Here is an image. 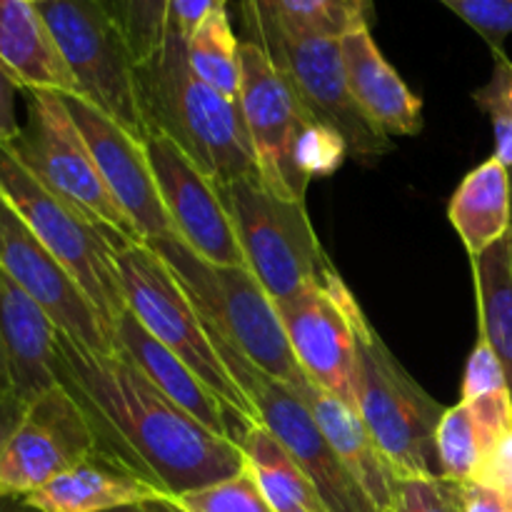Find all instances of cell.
Wrapping results in <instances>:
<instances>
[{
    "label": "cell",
    "instance_id": "1",
    "mask_svg": "<svg viewBox=\"0 0 512 512\" xmlns=\"http://www.w3.org/2000/svg\"><path fill=\"white\" fill-rule=\"evenodd\" d=\"M55 378L85 410L100 453L165 498H183L245 470L238 443L200 425L120 353H90L58 330Z\"/></svg>",
    "mask_w": 512,
    "mask_h": 512
},
{
    "label": "cell",
    "instance_id": "2",
    "mask_svg": "<svg viewBox=\"0 0 512 512\" xmlns=\"http://www.w3.org/2000/svg\"><path fill=\"white\" fill-rule=\"evenodd\" d=\"M138 83L150 133L173 140L210 180L260 178L240 103L195 78L183 35L168 28L160 53L138 68Z\"/></svg>",
    "mask_w": 512,
    "mask_h": 512
},
{
    "label": "cell",
    "instance_id": "3",
    "mask_svg": "<svg viewBox=\"0 0 512 512\" xmlns=\"http://www.w3.org/2000/svg\"><path fill=\"white\" fill-rule=\"evenodd\" d=\"M348 315L355 335V410L395 473L440 475L435 430L445 408L390 353L355 295L348 300Z\"/></svg>",
    "mask_w": 512,
    "mask_h": 512
},
{
    "label": "cell",
    "instance_id": "4",
    "mask_svg": "<svg viewBox=\"0 0 512 512\" xmlns=\"http://www.w3.org/2000/svg\"><path fill=\"white\" fill-rule=\"evenodd\" d=\"M145 245L163 258L198 313L255 368L288 385L305 375L290 348L278 308L248 268L210 263L183 243L180 235H168Z\"/></svg>",
    "mask_w": 512,
    "mask_h": 512
},
{
    "label": "cell",
    "instance_id": "5",
    "mask_svg": "<svg viewBox=\"0 0 512 512\" xmlns=\"http://www.w3.org/2000/svg\"><path fill=\"white\" fill-rule=\"evenodd\" d=\"M243 40L258 45L280 70L313 120L333 128L358 160L383 158L393 140L363 115L350 93L340 40L303 35L283 28L253 0H240Z\"/></svg>",
    "mask_w": 512,
    "mask_h": 512
},
{
    "label": "cell",
    "instance_id": "6",
    "mask_svg": "<svg viewBox=\"0 0 512 512\" xmlns=\"http://www.w3.org/2000/svg\"><path fill=\"white\" fill-rule=\"evenodd\" d=\"M113 250L125 305L138 318V323L175 358L183 360L233 413L248 423H260L258 410L225 368L200 320L198 308L180 288L163 258L150 245L125 235L113 240Z\"/></svg>",
    "mask_w": 512,
    "mask_h": 512
},
{
    "label": "cell",
    "instance_id": "7",
    "mask_svg": "<svg viewBox=\"0 0 512 512\" xmlns=\"http://www.w3.org/2000/svg\"><path fill=\"white\" fill-rule=\"evenodd\" d=\"M233 220L245 265L273 303L295 298L338 275L315 235L305 203L265 188L260 178L218 185Z\"/></svg>",
    "mask_w": 512,
    "mask_h": 512
},
{
    "label": "cell",
    "instance_id": "8",
    "mask_svg": "<svg viewBox=\"0 0 512 512\" xmlns=\"http://www.w3.org/2000/svg\"><path fill=\"white\" fill-rule=\"evenodd\" d=\"M25 95V123L18 138L5 148L38 183L90 223L140 240L128 213L105 185L63 95L58 90H25Z\"/></svg>",
    "mask_w": 512,
    "mask_h": 512
},
{
    "label": "cell",
    "instance_id": "9",
    "mask_svg": "<svg viewBox=\"0 0 512 512\" xmlns=\"http://www.w3.org/2000/svg\"><path fill=\"white\" fill-rule=\"evenodd\" d=\"M0 195L78 280L115 335L120 315L128 310L113 250L118 233L90 223L65 200L50 193L5 145H0Z\"/></svg>",
    "mask_w": 512,
    "mask_h": 512
},
{
    "label": "cell",
    "instance_id": "10",
    "mask_svg": "<svg viewBox=\"0 0 512 512\" xmlns=\"http://www.w3.org/2000/svg\"><path fill=\"white\" fill-rule=\"evenodd\" d=\"M40 15L53 33L80 98L103 110L140 143L150 138L140 103L138 63L100 0H45Z\"/></svg>",
    "mask_w": 512,
    "mask_h": 512
},
{
    "label": "cell",
    "instance_id": "11",
    "mask_svg": "<svg viewBox=\"0 0 512 512\" xmlns=\"http://www.w3.org/2000/svg\"><path fill=\"white\" fill-rule=\"evenodd\" d=\"M200 320H203L218 355L223 358L225 368L230 370L240 390L248 395L253 408L258 410L260 425H265L283 443V448L298 460V465L318 490L325 510L383 512L368 498V493L358 483V478L350 473L348 465L330 448L328 438L318 428V423L310 415V410L305 408L303 400L298 398V393L288 383H280V380L270 378L268 373L255 368L203 315H200Z\"/></svg>",
    "mask_w": 512,
    "mask_h": 512
},
{
    "label": "cell",
    "instance_id": "12",
    "mask_svg": "<svg viewBox=\"0 0 512 512\" xmlns=\"http://www.w3.org/2000/svg\"><path fill=\"white\" fill-rule=\"evenodd\" d=\"M240 110L253 143L258 173L265 188L288 200L305 203L308 180L300 175L295 153L313 115L303 108L295 90L268 55L250 40H240Z\"/></svg>",
    "mask_w": 512,
    "mask_h": 512
},
{
    "label": "cell",
    "instance_id": "13",
    "mask_svg": "<svg viewBox=\"0 0 512 512\" xmlns=\"http://www.w3.org/2000/svg\"><path fill=\"white\" fill-rule=\"evenodd\" d=\"M0 268L45 310L55 328L85 350L118 355L113 330L98 313L78 280L40 243L38 235L0 195Z\"/></svg>",
    "mask_w": 512,
    "mask_h": 512
},
{
    "label": "cell",
    "instance_id": "14",
    "mask_svg": "<svg viewBox=\"0 0 512 512\" xmlns=\"http://www.w3.org/2000/svg\"><path fill=\"white\" fill-rule=\"evenodd\" d=\"M98 450L88 415L63 388L30 400L23 423L0 458V498H28Z\"/></svg>",
    "mask_w": 512,
    "mask_h": 512
},
{
    "label": "cell",
    "instance_id": "15",
    "mask_svg": "<svg viewBox=\"0 0 512 512\" xmlns=\"http://www.w3.org/2000/svg\"><path fill=\"white\" fill-rule=\"evenodd\" d=\"M350 288L340 273L275 303L295 360L305 378L355 408V335L348 315Z\"/></svg>",
    "mask_w": 512,
    "mask_h": 512
},
{
    "label": "cell",
    "instance_id": "16",
    "mask_svg": "<svg viewBox=\"0 0 512 512\" xmlns=\"http://www.w3.org/2000/svg\"><path fill=\"white\" fill-rule=\"evenodd\" d=\"M145 153L180 240L210 263L248 268L218 183L165 135L150 133Z\"/></svg>",
    "mask_w": 512,
    "mask_h": 512
},
{
    "label": "cell",
    "instance_id": "17",
    "mask_svg": "<svg viewBox=\"0 0 512 512\" xmlns=\"http://www.w3.org/2000/svg\"><path fill=\"white\" fill-rule=\"evenodd\" d=\"M60 95H63L78 130L83 133L105 185L120 203V208L128 213L140 240L155 243L168 235H178L170 223L163 198H160L158 183H155L153 168H150L148 153H145V143L133 138L128 130L120 128L103 110H98L80 95Z\"/></svg>",
    "mask_w": 512,
    "mask_h": 512
},
{
    "label": "cell",
    "instance_id": "18",
    "mask_svg": "<svg viewBox=\"0 0 512 512\" xmlns=\"http://www.w3.org/2000/svg\"><path fill=\"white\" fill-rule=\"evenodd\" d=\"M115 343H118V353L128 358L160 393L168 395L173 403H178L185 413L193 415L215 435L238 443L248 425H258L233 413L183 360L175 358L158 338H153L130 310H125L115 325Z\"/></svg>",
    "mask_w": 512,
    "mask_h": 512
},
{
    "label": "cell",
    "instance_id": "19",
    "mask_svg": "<svg viewBox=\"0 0 512 512\" xmlns=\"http://www.w3.org/2000/svg\"><path fill=\"white\" fill-rule=\"evenodd\" d=\"M340 50L350 93L365 118L388 138L418 135L423 130V100L385 60L370 30L345 35Z\"/></svg>",
    "mask_w": 512,
    "mask_h": 512
},
{
    "label": "cell",
    "instance_id": "20",
    "mask_svg": "<svg viewBox=\"0 0 512 512\" xmlns=\"http://www.w3.org/2000/svg\"><path fill=\"white\" fill-rule=\"evenodd\" d=\"M0 328L8 360L10 388L30 403L58 385L55 350L58 328L33 298L23 293L0 268Z\"/></svg>",
    "mask_w": 512,
    "mask_h": 512
},
{
    "label": "cell",
    "instance_id": "21",
    "mask_svg": "<svg viewBox=\"0 0 512 512\" xmlns=\"http://www.w3.org/2000/svg\"><path fill=\"white\" fill-rule=\"evenodd\" d=\"M290 388L303 400L318 428L328 438L330 448L338 453V458L358 478L368 498L383 512H393V485L398 473L393 470L390 460L385 458L378 440L373 438L358 410L320 390L305 375L290 383Z\"/></svg>",
    "mask_w": 512,
    "mask_h": 512
},
{
    "label": "cell",
    "instance_id": "22",
    "mask_svg": "<svg viewBox=\"0 0 512 512\" xmlns=\"http://www.w3.org/2000/svg\"><path fill=\"white\" fill-rule=\"evenodd\" d=\"M165 498L155 485L95 450L90 458L30 493L28 503L43 512H110Z\"/></svg>",
    "mask_w": 512,
    "mask_h": 512
},
{
    "label": "cell",
    "instance_id": "23",
    "mask_svg": "<svg viewBox=\"0 0 512 512\" xmlns=\"http://www.w3.org/2000/svg\"><path fill=\"white\" fill-rule=\"evenodd\" d=\"M0 63L23 90L80 95L48 23L30 0H0Z\"/></svg>",
    "mask_w": 512,
    "mask_h": 512
},
{
    "label": "cell",
    "instance_id": "24",
    "mask_svg": "<svg viewBox=\"0 0 512 512\" xmlns=\"http://www.w3.org/2000/svg\"><path fill=\"white\" fill-rule=\"evenodd\" d=\"M448 218L470 260L483 255L512 228V178L498 158L470 170L448 205Z\"/></svg>",
    "mask_w": 512,
    "mask_h": 512
},
{
    "label": "cell",
    "instance_id": "25",
    "mask_svg": "<svg viewBox=\"0 0 512 512\" xmlns=\"http://www.w3.org/2000/svg\"><path fill=\"white\" fill-rule=\"evenodd\" d=\"M238 445L250 475L275 512H328L298 460L265 425H248Z\"/></svg>",
    "mask_w": 512,
    "mask_h": 512
},
{
    "label": "cell",
    "instance_id": "26",
    "mask_svg": "<svg viewBox=\"0 0 512 512\" xmlns=\"http://www.w3.org/2000/svg\"><path fill=\"white\" fill-rule=\"evenodd\" d=\"M480 338L503 363L512 395V230L500 243L473 258Z\"/></svg>",
    "mask_w": 512,
    "mask_h": 512
},
{
    "label": "cell",
    "instance_id": "27",
    "mask_svg": "<svg viewBox=\"0 0 512 512\" xmlns=\"http://www.w3.org/2000/svg\"><path fill=\"white\" fill-rule=\"evenodd\" d=\"M283 28L318 38L343 40L345 35L370 30L375 0H253Z\"/></svg>",
    "mask_w": 512,
    "mask_h": 512
},
{
    "label": "cell",
    "instance_id": "28",
    "mask_svg": "<svg viewBox=\"0 0 512 512\" xmlns=\"http://www.w3.org/2000/svg\"><path fill=\"white\" fill-rule=\"evenodd\" d=\"M185 53H188V65L195 78L238 103L240 78H243L240 40L235 38L228 10L210 13L185 40Z\"/></svg>",
    "mask_w": 512,
    "mask_h": 512
},
{
    "label": "cell",
    "instance_id": "29",
    "mask_svg": "<svg viewBox=\"0 0 512 512\" xmlns=\"http://www.w3.org/2000/svg\"><path fill=\"white\" fill-rule=\"evenodd\" d=\"M435 453L443 478L455 483H470L475 478L485 453L465 403L445 408L435 430Z\"/></svg>",
    "mask_w": 512,
    "mask_h": 512
},
{
    "label": "cell",
    "instance_id": "30",
    "mask_svg": "<svg viewBox=\"0 0 512 512\" xmlns=\"http://www.w3.org/2000/svg\"><path fill=\"white\" fill-rule=\"evenodd\" d=\"M133 50L135 63L145 65L160 53L168 33V0H100Z\"/></svg>",
    "mask_w": 512,
    "mask_h": 512
},
{
    "label": "cell",
    "instance_id": "31",
    "mask_svg": "<svg viewBox=\"0 0 512 512\" xmlns=\"http://www.w3.org/2000/svg\"><path fill=\"white\" fill-rule=\"evenodd\" d=\"M475 103L493 123L495 158L508 168L512 178V60L508 53H493V75L475 90Z\"/></svg>",
    "mask_w": 512,
    "mask_h": 512
},
{
    "label": "cell",
    "instance_id": "32",
    "mask_svg": "<svg viewBox=\"0 0 512 512\" xmlns=\"http://www.w3.org/2000/svg\"><path fill=\"white\" fill-rule=\"evenodd\" d=\"M175 503L185 512H275L260 493L248 465L243 473L203 490H193L183 498H175Z\"/></svg>",
    "mask_w": 512,
    "mask_h": 512
},
{
    "label": "cell",
    "instance_id": "33",
    "mask_svg": "<svg viewBox=\"0 0 512 512\" xmlns=\"http://www.w3.org/2000/svg\"><path fill=\"white\" fill-rule=\"evenodd\" d=\"M393 512H463V483L440 475H398Z\"/></svg>",
    "mask_w": 512,
    "mask_h": 512
},
{
    "label": "cell",
    "instance_id": "34",
    "mask_svg": "<svg viewBox=\"0 0 512 512\" xmlns=\"http://www.w3.org/2000/svg\"><path fill=\"white\" fill-rule=\"evenodd\" d=\"M488 43L490 53H503L512 35V0H440Z\"/></svg>",
    "mask_w": 512,
    "mask_h": 512
},
{
    "label": "cell",
    "instance_id": "35",
    "mask_svg": "<svg viewBox=\"0 0 512 512\" xmlns=\"http://www.w3.org/2000/svg\"><path fill=\"white\" fill-rule=\"evenodd\" d=\"M345 153H348V145L333 128L323 123H310L300 135L295 163H298L300 175L310 183L313 178L335 173L343 165Z\"/></svg>",
    "mask_w": 512,
    "mask_h": 512
},
{
    "label": "cell",
    "instance_id": "36",
    "mask_svg": "<svg viewBox=\"0 0 512 512\" xmlns=\"http://www.w3.org/2000/svg\"><path fill=\"white\" fill-rule=\"evenodd\" d=\"M468 405V413L473 418L475 430H478L480 445L488 458L500 443L512 433V395L510 390H500V393L480 395L475 400H460ZM483 458V460H485Z\"/></svg>",
    "mask_w": 512,
    "mask_h": 512
},
{
    "label": "cell",
    "instance_id": "37",
    "mask_svg": "<svg viewBox=\"0 0 512 512\" xmlns=\"http://www.w3.org/2000/svg\"><path fill=\"white\" fill-rule=\"evenodd\" d=\"M500 390H510L508 375H505L503 363L490 348L485 338H478L473 353H470L468 365H465V378H463V393L460 400H475L480 395L500 393Z\"/></svg>",
    "mask_w": 512,
    "mask_h": 512
},
{
    "label": "cell",
    "instance_id": "38",
    "mask_svg": "<svg viewBox=\"0 0 512 512\" xmlns=\"http://www.w3.org/2000/svg\"><path fill=\"white\" fill-rule=\"evenodd\" d=\"M470 483H480L495 490L512 505V433L480 463L478 473Z\"/></svg>",
    "mask_w": 512,
    "mask_h": 512
},
{
    "label": "cell",
    "instance_id": "39",
    "mask_svg": "<svg viewBox=\"0 0 512 512\" xmlns=\"http://www.w3.org/2000/svg\"><path fill=\"white\" fill-rule=\"evenodd\" d=\"M228 0H168V28L185 40L215 10H225Z\"/></svg>",
    "mask_w": 512,
    "mask_h": 512
},
{
    "label": "cell",
    "instance_id": "40",
    "mask_svg": "<svg viewBox=\"0 0 512 512\" xmlns=\"http://www.w3.org/2000/svg\"><path fill=\"white\" fill-rule=\"evenodd\" d=\"M18 80L8 73L0 63V145H10L20 135V120L15 113V100H18Z\"/></svg>",
    "mask_w": 512,
    "mask_h": 512
},
{
    "label": "cell",
    "instance_id": "41",
    "mask_svg": "<svg viewBox=\"0 0 512 512\" xmlns=\"http://www.w3.org/2000/svg\"><path fill=\"white\" fill-rule=\"evenodd\" d=\"M463 512H512V505L485 485L463 483Z\"/></svg>",
    "mask_w": 512,
    "mask_h": 512
},
{
    "label": "cell",
    "instance_id": "42",
    "mask_svg": "<svg viewBox=\"0 0 512 512\" xmlns=\"http://www.w3.org/2000/svg\"><path fill=\"white\" fill-rule=\"evenodd\" d=\"M25 410H28V403L20 395L0 393V458H3L18 425L23 423Z\"/></svg>",
    "mask_w": 512,
    "mask_h": 512
},
{
    "label": "cell",
    "instance_id": "43",
    "mask_svg": "<svg viewBox=\"0 0 512 512\" xmlns=\"http://www.w3.org/2000/svg\"><path fill=\"white\" fill-rule=\"evenodd\" d=\"M0 512H43L25 498H0Z\"/></svg>",
    "mask_w": 512,
    "mask_h": 512
},
{
    "label": "cell",
    "instance_id": "44",
    "mask_svg": "<svg viewBox=\"0 0 512 512\" xmlns=\"http://www.w3.org/2000/svg\"><path fill=\"white\" fill-rule=\"evenodd\" d=\"M0 393H13V388H10V375H8V360H5V348H3V328H0Z\"/></svg>",
    "mask_w": 512,
    "mask_h": 512
},
{
    "label": "cell",
    "instance_id": "45",
    "mask_svg": "<svg viewBox=\"0 0 512 512\" xmlns=\"http://www.w3.org/2000/svg\"><path fill=\"white\" fill-rule=\"evenodd\" d=\"M143 508L148 512H185L178 503H175V500H170V498H158V500H153V503H145Z\"/></svg>",
    "mask_w": 512,
    "mask_h": 512
},
{
    "label": "cell",
    "instance_id": "46",
    "mask_svg": "<svg viewBox=\"0 0 512 512\" xmlns=\"http://www.w3.org/2000/svg\"><path fill=\"white\" fill-rule=\"evenodd\" d=\"M110 512H148L143 505H128V508H118V510H110Z\"/></svg>",
    "mask_w": 512,
    "mask_h": 512
},
{
    "label": "cell",
    "instance_id": "47",
    "mask_svg": "<svg viewBox=\"0 0 512 512\" xmlns=\"http://www.w3.org/2000/svg\"><path fill=\"white\" fill-rule=\"evenodd\" d=\"M30 3H45V0H30Z\"/></svg>",
    "mask_w": 512,
    "mask_h": 512
},
{
    "label": "cell",
    "instance_id": "48",
    "mask_svg": "<svg viewBox=\"0 0 512 512\" xmlns=\"http://www.w3.org/2000/svg\"><path fill=\"white\" fill-rule=\"evenodd\" d=\"M510 230H512V228H510Z\"/></svg>",
    "mask_w": 512,
    "mask_h": 512
}]
</instances>
